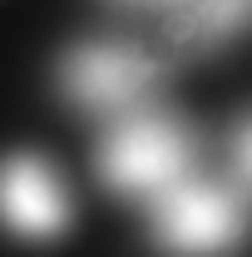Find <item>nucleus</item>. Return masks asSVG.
Here are the masks:
<instances>
[{
  "label": "nucleus",
  "instance_id": "2",
  "mask_svg": "<svg viewBox=\"0 0 252 257\" xmlns=\"http://www.w3.org/2000/svg\"><path fill=\"white\" fill-rule=\"evenodd\" d=\"M198 154V134H193L178 114L163 109H139L109 128L104 149H99V168L119 193H168L183 183Z\"/></svg>",
  "mask_w": 252,
  "mask_h": 257
},
{
  "label": "nucleus",
  "instance_id": "1",
  "mask_svg": "<svg viewBox=\"0 0 252 257\" xmlns=\"http://www.w3.org/2000/svg\"><path fill=\"white\" fill-rule=\"evenodd\" d=\"M252 223L242 183L227 178H183L154 198V237L173 257H227Z\"/></svg>",
  "mask_w": 252,
  "mask_h": 257
},
{
  "label": "nucleus",
  "instance_id": "6",
  "mask_svg": "<svg viewBox=\"0 0 252 257\" xmlns=\"http://www.w3.org/2000/svg\"><path fill=\"white\" fill-rule=\"evenodd\" d=\"M232 163H237L242 183H252V114L237 124V134H232Z\"/></svg>",
  "mask_w": 252,
  "mask_h": 257
},
{
  "label": "nucleus",
  "instance_id": "5",
  "mask_svg": "<svg viewBox=\"0 0 252 257\" xmlns=\"http://www.w3.org/2000/svg\"><path fill=\"white\" fill-rule=\"evenodd\" d=\"M252 25V0H178L168 10V35L193 50H213Z\"/></svg>",
  "mask_w": 252,
  "mask_h": 257
},
{
  "label": "nucleus",
  "instance_id": "3",
  "mask_svg": "<svg viewBox=\"0 0 252 257\" xmlns=\"http://www.w3.org/2000/svg\"><path fill=\"white\" fill-rule=\"evenodd\" d=\"M158 84V60L134 45H84L64 60V89L84 109H134Z\"/></svg>",
  "mask_w": 252,
  "mask_h": 257
},
{
  "label": "nucleus",
  "instance_id": "4",
  "mask_svg": "<svg viewBox=\"0 0 252 257\" xmlns=\"http://www.w3.org/2000/svg\"><path fill=\"white\" fill-rule=\"evenodd\" d=\"M0 223L20 237H60L69 227V193L40 154H10L0 163Z\"/></svg>",
  "mask_w": 252,
  "mask_h": 257
},
{
  "label": "nucleus",
  "instance_id": "7",
  "mask_svg": "<svg viewBox=\"0 0 252 257\" xmlns=\"http://www.w3.org/2000/svg\"><path fill=\"white\" fill-rule=\"evenodd\" d=\"M134 5H154V0H134ZM163 5H168V10H173V5H178V0H163Z\"/></svg>",
  "mask_w": 252,
  "mask_h": 257
}]
</instances>
